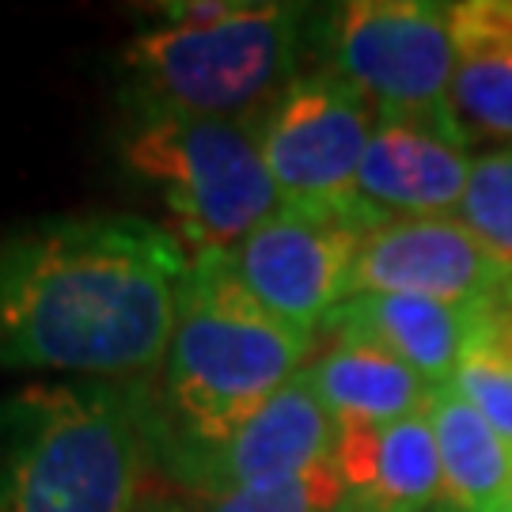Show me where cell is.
Wrapping results in <instances>:
<instances>
[{
  "label": "cell",
  "mask_w": 512,
  "mask_h": 512,
  "mask_svg": "<svg viewBox=\"0 0 512 512\" xmlns=\"http://www.w3.org/2000/svg\"><path fill=\"white\" fill-rule=\"evenodd\" d=\"M334 471L338 512H429L440 505V456L429 414L391 425H353L338 433Z\"/></svg>",
  "instance_id": "cell-13"
},
{
  "label": "cell",
  "mask_w": 512,
  "mask_h": 512,
  "mask_svg": "<svg viewBox=\"0 0 512 512\" xmlns=\"http://www.w3.org/2000/svg\"><path fill=\"white\" fill-rule=\"evenodd\" d=\"M129 512H190L186 505H179V501H171L167 494H141L137 497V505Z\"/></svg>",
  "instance_id": "cell-19"
},
{
  "label": "cell",
  "mask_w": 512,
  "mask_h": 512,
  "mask_svg": "<svg viewBox=\"0 0 512 512\" xmlns=\"http://www.w3.org/2000/svg\"><path fill=\"white\" fill-rule=\"evenodd\" d=\"M338 433L342 429L315 395L308 372H300L224 444L205 452L164 456V467L209 501L308 475L311 467L334 459Z\"/></svg>",
  "instance_id": "cell-10"
},
{
  "label": "cell",
  "mask_w": 512,
  "mask_h": 512,
  "mask_svg": "<svg viewBox=\"0 0 512 512\" xmlns=\"http://www.w3.org/2000/svg\"><path fill=\"white\" fill-rule=\"evenodd\" d=\"M459 220L486 247L512 262V148H494L471 164V183L459 202Z\"/></svg>",
  "instance_id": "cell-17"
},
{
  "label": "cell",
  "mask_w": 512,
  "mask_h": 512,
  "mask_svg": "<svg viewBox=\"0 0 512 512\" xmlns=\"http://www.w3.org/2000/svg\"><path fill=\"white\" fill-rule=\"evenodd\" d=\"M311 46L327 69L391 122H418L452 141L448 95L456 80L452 4L349 0L311 19Z\"/></svg>",
  "instance_id": "cell-6"
},
{
  "label": "cell",
  "mask_w": 512,
  "mask_h": 512,
  "mask_svg": "<svg viewBox=\"0 0 512 512\" xmlns=\"http://www.w3.org/2000/svg\"><path fill=\"white\" fill-rule=\"evenodd\" d=\"M118 152L129 175L160 194L190 255L232 251L281 205L255 122L126 110Z\"/></svg>",
  "instance_id": "cell-5"
},
{
  "label": "cell",
  "mask_w": 512,
  "mask_h": 512,
  "mask_svg": "<svg viewBox=\"0 0 512 512\" xmlns=\"http://www.w3.org/2000/svg\"><path fill=\"white\" fill-rule=\"evenodd\" d=\"M304 372L338 429L414 418L433 391L414 368L365 342H330Z\"/></svg>",
  "instance_id": "cell-15"
},
{
  "label": "cell",
  "mask_w": 512,
  "mask_h": 512,
  "mask_svg": "<svg viewBox=\"0 0 512 512\" xmlns=\"http://www.w3.org/2000/svg\"><path fill=\"white\" fill-rule=\"evenodd\" d=\"M311 8L239 0L205 27L152 23L122 46V107L255 122L293 84L311 46Z\"/></svg>",
  "instance_id": "cell-4"
},
{
  "label": "cell",
  "mask_w": 512,
  "mask_h": 512,
  "mask_svg": "<svg viewBox=\"0 0 512 512\" xmlns=\"http://www.w3.org/2000/svg\"><path fill=\"white\" fill-rule=\"evenodd\" d=\"M512 293V262L452 217L387 220L353 266V296H425L440 304H494Z\"/></svg>",
  "instance_id": "cell-9"
},
{
  "label": "cell",
  "mask_w": 512,
  "mask_h": 512,
  "mask_svg": "<svg viewBox=\"0 0 512 512\" xmlns=\"http://www.w3.org/2000/svg\"><path fill=\"white\" fill-rule=\"evenodd\" d=\"M482 304H440L425 296H353L330 311V342H365L414 368L425 384H452L459 361L475 346Z\"/></svg>",
  "instance_id": "cell-11"
},
{
  "label": "cell",
  "mask_w": 512,
  "mask_h": 512,
  "mask_svg": "<svg viewBox=\"0 0 512 512\" xmlns=\"http://www.w3.org/2000/svg\"><path fill=\"white\" fill-rule=\"evenodd\" d=\"M471 164L475 160L437 129L380 118L361 160L357 198L384 220L448 217L467 194Z\"/></svg>",
  "instance_id": "cell-12"
},
{
  "label": "cell",
  "mask_w": 512,
  "mask_h": 512,
  "mask_svg": "<svg viewBox=\"0 0 512 512\" xmlns=\"http://www.w3.org/2000/svg\"><path fill=\"white\" fill-rule=\"evenodd\" d=\"M456 80L448 95L452 141L512 148V0L452 4Z\"/></svg>",
  "instance_id": "cell-14"
},
{
  "label": "cell",
  "mask_w": 512,
  "mask_h": 512,
  "mask_svg": "<svg viewBox=\"0 0 512 512\" xmlns=\"http://www.w3.org/2000/svg\"><path fill=\"white\" fill-rule=\"evenodd\" d=\"M380 224L387 220L277 205L224 255L255 300L289 327L315 334L330 311L349 300L361 243Z\"/></svg>",
  "instance_id": "cell-8"
},
{
  "label": "cell",
  "mask_w": 512,
  "mask_h": 512,
  "mask_svg": "<svg viewBox=\"0 0 512 512\" xmlns=\"http://www.w3.org/2000/svg\"><path fill=\"white\" fill-rule=\"evenodd\" d=\"M376 126L380 114L342 76L330 69L296 76L255 118L258 152L281 205L380 217L357 198V175Z\"/></svg>",
  "instance_id": "cell-7"
},
{
  "label": "cell",
  "mask_w": 512,
  "mask_h": 512,
  "mask_svg": "<svg viewBox=\"0 0 512 512\" xmlns=\"http://www.w3.org/2000/svg\"><path fill=\"white\" fill-rule=\"evenodd\" d=\"M497 512H512V482H509V494L501 497V505H497Z\"/></svg>",
  "instance_id": "cell-20"
},
{
  "label": "cell",
  "mask_w": 512,
  "mask_h": 512,
  "mask_svg": "<svg viewBox=\"0 0 512 512\" xmlns=\"http://www.w3.org/2000/svg\"><path fill=\"white\" fill-rule=\"evenodd\" d=\"M440 456V509L444 512H497L512 482V448L494 433L452 384L429 391L425 403Z\"/></svg>",
  "instance_id": "cell-16"
},
{
  "label": "cell",
  "mask_w": 512,
  "mask_h": 512,
  "mask_svg": "<svg viewBox=\"0 0 512 512\" xmlns=\"http://www.w3.org/2000/svg\"><path fill=\"white\" fill-rule=\"evenodd\" d=\"M315 334L289 327L243 289L224 251L190 255L164 357L156 456L217 448L304 372Z\"/></svg>",
  "instance_id": "cell-2"
},
{
  "label": "cell",
  "mask_w": 512,
  "mask_h": 512,
  "mask_svg": "<svg viewBox=\"0 0 512 512\" xmlns=\"http://www.w3.org/2000/svg\"><path fill=\"white\" fill-rule=\"evenodd\" d=\"M338 505H342V478L330 459L311 467L308 475L277 482V486L209 497L202 512H338Z\"/></svg>",
  "instance_id": "cell-18"
},
{
  "label": "cell",
  "mask_w": 512,
  "mask_h": 512,
  "mask_svg": "<svg viewBox=\"0 0 512 512\" xmlns=\"http://www.w3.org/2000/svg\"><path fill=\"white\" fill-rule=\"evenodd\" d=\"M190 251L133 213L0 228V368L133 384L164 365Z\"/></svg>",
  "instance_id": "cell-1"
},
{
  "label": "cell",
  "mask_w": 512,
  "mask_h": 512,
  "mask_svg": "<svg viewBox=\"0 0 512 512\" xmlns=\"http://www.w3.org/2000/svg\"><path fill=\"white\" fill-rule=\"evenodd\" d=\"M156 410L141 384L57 380L0 399V512H129Z\"/></svg>",
  "instance_id": "cell-3"
}]
</instances>
